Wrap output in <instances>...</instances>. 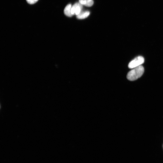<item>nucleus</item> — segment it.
I'll return each mask as SVG.
<instances>
[{
    "label": "nucleus",
    "mask_w": 163,
    "mask_h": 163,
    "mask_svg": "<svg viewBox=\"0 0 163 163\" xmlns=\"http://www.w3.org/2000/svg\"><path fill=\"white\" fill-rule=\"evenodd\" d=\"M144 69L142 65L134 68L128 73V79L131 81H134L141 78L144 73Z\"/></svg>",
    "instance_id": "f257e3e1"
},
{
    "label": "nucleus",
    "mask_w": 163,
    "mask_h": 163,
    "mask_svg": "<svg viewBox=\"0 0 163 163\" xmlns=\"http://www.w3.org/2000/svg\"><path fill=\"white\" fill-rule=\"evenodd\" d=\"M144 57L139 56L132 60L129 63L128 67L129 68L133 69L141 65L144 62Z\"/></svg>",
    "instance_id": "f03ea898"
},
{
    "label": "nucleus",
    "mask_w": 163,
    "mask_h": 163,
    "mask_svg": "<svg viewBox=\"0 0 163 163\" xmlns=\"http://www.w3.org/2000/svg\"><path fill=\"white\" fill-rule=\"evenodd\" d=\"M83 9V5L79 2L77 3L74 4L71 8V14L73 15H79L82 11Z\"/></svg>",
    "instance_id": "7ed1b4c3"
},
{
    "label": "nucleus",
    "mask_w": 163,
    "mask_h": 163,
    "mask_svg": "<svg viewBox=\"0 0 163 163\" xmlns=\"http://www.w3.org/2000/svg\"><path fill=\"white\" fill-rule=\"evenodd\" d=\"M79 2L82 5L87 7H91L93 4V0H79Z\"/></svg>",
    "instance_id": "20e7f679"
},
{
    "label": "nucleus",
    "mask_w": 163,
    "mask_h": 163,
    "mask_svg": "<svg viewBox=\"0 0 163 163\" xmlns=\"http://www.w3.org/2000/svg\"><path fill=\"white\" fill-rule=\"evenodd\" d=\"M90 12L89 11H81L78 15L77 18L79 19H85L88 17L90 15Z\"/></svg>",
    "instance_id": "39448f33"
},
{
    "label": "nucleus",
    "mask_w": 163,
    "mask_h": 163,
    "mask_svg": "<svg viewBox=\"0 0 163 163\" xmlns=\"http://www.w3.org/2000/svg\"><path fill=\"white\" fill-rule=\"evenodd\" d=\"M72 6L71 4L67 5L64 10V12L65 15L67 17H71L73 16L71 14V10Z\"/></svg>",
    "instance_id": "423d86ee"
},
{
    "label": "nucleus",
    "mask_w": 163,
    "mask_h": 163,
    "mask_svg": "<svg viewBox=\"0 0 163 163\" xmlns=\"http://www.w3.org/2000/svg\"><path fill=\"white\" fill-rule=\"evenodd\" d=\"M27 2L30 4H33L37 2L39 0H26Z\"/></svg>",
    "instance_id": "0eeeda50"
}]
</instances>
